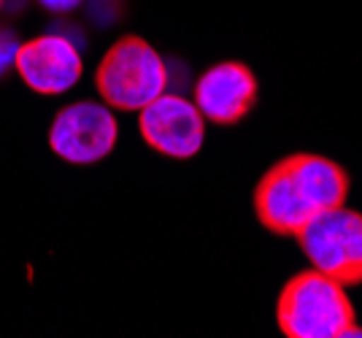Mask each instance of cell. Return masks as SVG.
<instances>
[{"label": "cell", "instance_id": "obj_1", "mask_svg": "<svg viewBox=\"0 0 362 338\" xmlns=\"http://www.w3.org/2000/svg\"><path fill=\"white\" fill-rule=\"evenodd\" d=\"M349 173L322 154H292L273 165L255 190L257 219L279 235L298 233L327 209L346 203Z\"/></svg>", "mask_w": 362, "mask_h": 338}, {"label": "cell", "instance_id": "obj_2", "mask_svg": "<svg viewBox=\"0 0 362 338\" xmlns=\"http://www.w3.org/2000/svg\"><path fill=\"white\" fill-rule=\"evenodd\" d=\"M276 320L287 338H344L354 327V306L346 284L311 268L284 284Z\"/></svg>", "mask_w": 362, "mask_h": 338}, {"label": "cell", "instance_id": "obj_11", "mask_svg": "<svg viewBox=\"0 0 362 338\" xmlns=\"http://www.w3.org/2000/svg\"><path fill=\"white\" fill-rule=\"evenodd\" d=\"M3 6H6V0H0V8H3Z\"/></svg>", "mask_w": 362, "mask_h": 338}, {"label": "cell", "instance_id": "obj_10", "mask_svg": "<svg viewBox=\"0 0 362 338\" xmlns=\"http://www.w3.org/2000/svg\"><path fill=\"white\" fill-rule=\"evenodd\" d=\"M38 3L44 6L46 11H52V14H71L84 0H38Z\"/></svg>", "mask_w": 362, "mask_h": 338}, {"label": "cell", "instance_id": "obj_8", "mask_svg": "<svg viewBox=\"0 0 362 338\" xmlns=\"http://www.w3.org/2000/svg\"><path fill=\"white\" fill-rule=\"evenodd\" d=\"M192 100L214 124H235L255 108L257 78L243 62H219L195 81Z\"/></svg>", "mask_w": 362, "mask_h": 338}, {"label": "cell", "instance_id": "obj_6", "mask_svg": "<svg viewBox=\"0 0 362 338\" xmlns=\"http://www.w3.org/2000/svg\"><path fill=\"white\" fill-rule=\"evenodd\" d=\"M138 130L154 152L170 160H189L203 149L206 117L195 100L165 90L138 111Z\"/></svg>", "mask_w": 362, "mask_h": 338}, {"label": "cell", "instance_id": "obj_3", "mask_svg": "<svg viewBox=\"0 0 362 338\" xmlns=\"http://www.w3.org/2000/svg\"><path fill=\"white\" fill-rule=\"evenodd\" d=\"M95 87L117 111H141L168 90V68L160 52L138 35H124L98 65Z\"/></svg>", "mask_w": 362, "mask_h": 338}, {"label": "cell", "instance_id": "obj_5", "mask_svg": "<svg viewBox=\"0 0 362 338\" xmlns=\"http://www.w3.org/2000/svg\"><path fill=\"white\" fill-rule=\"evenodd\" d=\"M119 141V124L111 106L95 100H78L57 111L49 127V146L71 165H95L114 152Z\"/></svg>", "mask_w": 362, "mask_h": 338}, {"label": "cell", "instance_id": "obj_7", "mask_svg": "<svg viewBox=\"0 0 362 338\" xmlns=\"http://www.w3.org/2000/svg\"><path fill=\"white\" fill-rule=\"evenodd\" d=\"M14 68L33 93L65 95L78 84L84 62L65 33H44L19 47Z\"/></svg>", "mask_w": 362, "mask_h": 338}, {"label": "cell", "instance_id": "obj_4", "mask_svg": "<svg viewBox=\"0 0 362 338\" xmlns=\"http://www.w3.org/2000/svg\"><path fill=\"white\" fill-rule=\"evenodd\" d=\"M311 268L354 287L362 284V214L346 206L317 214L298 233Z\"/></svg>", "mask_w": 362, "mask_h": 338}, {"label": "cell", "instance_id": "obj_9", "mask_svg": "<svg viewBox=\"0 0 362 338\" xmlns=\"http://www.w3.org/2000/svg\"><path fill=\"white\" fill-rule=\"evenodd\" d=\"M19 38L11 28H0V78L6 76L16 62V52H19Z\"/></svg>", "mask_w": 362, "mask_h": 338}]
</instances>
